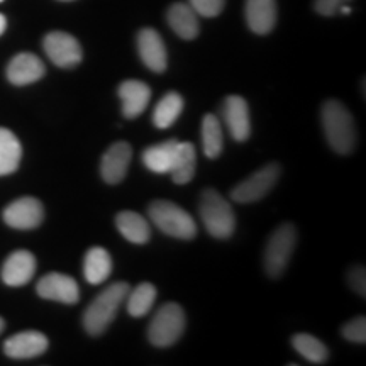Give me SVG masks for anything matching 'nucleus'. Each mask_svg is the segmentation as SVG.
Here are the masks:
<instances>
[{
	"label": "nucleus",
	"instance_id": "39448f33",
	"mask_svg": "<svg viewBox=\"0 0 366 366\" xmlns=\"http://www.w3.org/2000/svg\"><path fill=\"white\" fill-rule=\"evenodd\" d=\"M297 244V229L294 224L285 222L282 226H278L273 231V234L269 236L267 242V248H264V269L272 278L282 277V273L285 272L288 263H290L292 254H294Z\"/></svg>",
	"mask_w": 366,
	"mask_h": 366
},
{
	"label": "nucleus",
	"instance_id": "f03ea898",
	"mask_svg": "<svg viewBox=\"0 0 366 366\" xmlns=\"http://www.w3.org/2000/svg\"><path fill=\"white\" fill-rule=\"evenodd\" d=\"M129 294V285L124 282H116L109 285L105 290L92 300V304L85 309L84 327L92 336H100L105 329L111 326L116 319V314L122 302Z\"/></svg>",
	"mask_w": 366,
	"mask_h": 366
},
{
	"label": "nucleus",
	"instance_id": "a211bd4d",
	"mask_svg": "<svg viewBox=\"0 0 366 366\" xmlns=\"http://www.w3.org/2000/svg\"><path fill=\"white\" fill-rule=\"evenodd\" d=\"M119 97L122 102V114L127 119L141 116L151 100V89L144 81L126 80L119 85Z\"/></svg>",
	"mask_w": 366,
	"mask_h": 366
},
{
	"label": "nucleus",
	"instance_id": "423d86ee",
	"mask_svg": "<svg viewBox=\"0 0 366 366\" xmlns=\"http://www.w3.org/2000/svg\"><path fill=\"white\" fill-rule=\"evenodd\" d=\"M183 331H185V312L175 302H168L151 319L148 337L153 346L168 347L180 340Z\"/></svg>",
	"mask_w": 366,
	"mask_h": 366
},
{
	"label": "nucleus",
	"instance_id": "9d476101",
	"mask_svg": "<svg viewBox=\"0 0 366 366\" xmlns=\"http://www.w3.org/2000/svg\"><path fill=\"white\" fill-rule=\"evenodd\" d=\"M38 295L41 299L61 302V304H76L80 300V288L75 278L63 273H48L38 282Z\"/></svg>",
	"mask_w": 366,
	"mask_h": 366
},
{
	"label": "nucleus",
	"instance_id": "aec40b11",
	"mask_svg": "<svg viewBox=\"0 0 366 366\" xmlns=\"http://www.w3.org/2000/svg\"><path fill=\"white\" fill-rule=\"evenodd\" d=\"M111 272L112 258L107 249L95 246V248L86 251L84 259V274L86 282L92 283V285H100V283L107 280Z\"/></svg>",
	"mask_w": 366,
	"mask_h": 366
},
{
	"label": "nucleus",
	"instance_id": "f3484780",
	"mask_svg": "<svg viewBox=\"0 0 366 366\" xmlns=\"http://www.w3.org/2000/svg\"><path fill=\"white\" fill-rule=\"evenodd\" d=\"M246 24L254 34L264 36L272 33L277 24V0H246Z\"/></svg>",
	"mask_w": 366,
	"mask_h": 366
},
{
	"label": "nucleus",
	"instance_id": "c756f323",
	"mask_svg": "<svg viewBox=\"0 0 366 366\" xmlns=\"http://www.w3.org/2000/svg\"><path fill=\"white\" fill-rule=\"evenodd\" d=\"M190 7L202 17H217L224 11L226 0H189Z\"/></svg>",
	"mask_w": 366,
	"mask_h": 366
},
{
	"label": "nucleus",
	"instance_id": "b1692460",
	"mask_svg": "<svg viewBox=\"0 0 366 366\" xmlns=\"http://www.w3.org/2000/svg\"><path fill=\"white\" fill-rule=\"evenodd\" d=\"M197 167V153L194 144L189 141H178V148L175 154V162L172 167V178L178 185H185L189 183L195 175Z\"/></svg>",
	"mask_w": 366,
	"mask_h": 366
},
{
	"label": "nucleus",
	"instance_id": "f704fd0d",
	"mask_svg": "<svg viewBox=\"0 0 366 366\" xmlns=\"http://www.w3.org/2000/svg\"><path fill=\"white\" fill-rule=\"evenodd\" d=\"M63 2H70V0H63Z\"/></svg>",
	"mask_w": 366,
	"mask_h": 366
},
{
	"label": "nucleus",
	"instance_id": "f257e3e1",
	"mask_svg": "<svg viewBox=\"0 0 366 366\" xmlns=\"http://www.w3.org/2000/svg\"><path fill=\"white\" fill-rule=\"evenodd\" d=\"M327 143L340 154H350L356 144V126L351 112L340 100H326L320 111Z\"/></svg>",
	"mask_w": 366,
	"mask_h": 366
},
{
	"label": "nucleus",
	"instance_id": "6ab92c4d",
	"mask_svg": "<svg viewBox=\"0 0 366 366\" xmlns=\"http://www.w3.org/2000/svg\"><path fill=\"white\" fill-rule=\"evenodd\" d=\"M168 26L172 27L173 33L180 36L182 39H195L200 33V24L197 12L190 7V4L175 2L170 6L167 12Z\"/></svg>",
	"mask_w": 366,
	"mask_h": 366
},
{
	"label": "nucleus",
	"instance_id": "dca6fc26",
	"mask_svg": "<svg viewBox=\"0 0 366 366\" xmlns=\"http://www.w3.org/2000/svg\"><path fill=\"white\" fill-rule=\"evenodd\" d=\"M36 273V258L26 249H17L4 262L2 280L9 287H22Z\"/></svg>",
	"mask_w": 366,
	"mask_h": 366
},
{
	"label": "nucleus",
	"instance_id": "393cba45",
	"mask_svg": "<svg viewBox=\"0 0 366 366\" xmlns=\"http://www.w3.org/2000/svg\"><path fill=\"white\" fill-rule=\"evenodd\" d=\"M183 111V99L177 92H170L159 100L154 107L153 122L158 129H168V127L175 124V121L180 117Z\"/></svg>",
	"mask_w": 366,
	"mask_h": 366
},
{
	"label": "nucleus",
	"instance_id": "6e6552de",
	"mask_svg": "<svg viewBox=\"0 0 366 366\" xmlns=\"http://www.w3.org/2000/svg\"><path fill=\"white\" fill-rule=\"evenodd\" d=\"M44 53L59 68H73L81 61V46L79 39L63 31H53L46 34L43 41Z\"/></svg>",
	"mask_w": 366,
	"mask_h": 366
},
{
	"label": "nucleus",
	"instance_id": "7c9ffc66",
	"mask_svg": "<svg viewBox=\"0 0 366 366\" xmlns=\"http://www.w3.org/2000/svg\"><path fill=\"white\" fill-rule=\"evenodd\" d=\"M350 2L351 0H314V9L320 16L331 17L340 11L341 6H346Z\"/></svg>",
	"mask_w": 366,
	"mask_h": 366
},
{
	"label": "nucleus",
	"instance_id": "7ed1b4c3",
	"mask_svg": "<svg viewBox=\"0 0 366 366\" xmlns=\"http://www.w3.org/2000/svg\"><path fill=\"white\" fill-rule=\"evenodd\" d=\"M199 212L210 236L217 239H227L232 236L236 227L234 210L219 192L212 189L202 192Z\"/></svg>",
	"mask_w": 366,
	"mask_h": 366
},
{
	"label": "nucleus",
	"instance_id": "473e14b6",
	"mask_svg": "<svg viewBox=\"0 0 366 366\" xmlns=\"http://www.w3.org/2000/svg\"><path fill=\"white\" fill-rule=\"evenodd\" d=\"M7 29V19H6V16H2V14H0V36L4 34V31Z\"/></svg>",
	"mask_w": 366,
	"mask_h": 366
},
{
	"label": "nucleus",
	"instance_id": "c9c22d12",
	"mask_svg": "<svg viewBox=\"0 0 366 366\" xmlns=\"http://www.w3.org/2000/svg\"><path fill=\"white\" fill-rule=\"evenodd\" d=\"M0 2H2V0H0Z\"/></svg>",
	"mask_w": 366,
	"mask_h": 366
},
{
	"label": "nucleus",
	"instance_id": "bb28decb",
	"mask_svg": "<svg viewBox=\"0 0 366 366\" xmlns=\"http://www.w3.org/2000/svg\"><path fill=\"white\" fill-rule=\"evenodd\" d=\"M222 126L212 114H205L202 121V148L205 157L214 159L222 153Z\"/></svg>",
	"mask_w": 366,
	"mask_h": 366
},
{
	"label": "nucleus",
	"instance_id": "4468645a",
	"mask_svg": "<svg viewBox=\"0 0 366 366\" xmlns=\"http://www.w3.org/2000/svg\"><path fill=\"white\" fill-rule=\"evenodd\" d=\"M222 114L232 139L239 143L248 139L251 134L248 102L239 95H229L222 104Z\"/></svg>",
	"mask_w": 366,
	"mask_h": 366
},
{
	"label": "nucleus",
	"instance_id": "20e7f679",
	"mask_svg": "<svg viewBox=\"0 0 366 366\" xmlns=\"http://www.w3.org/2000/svg\"><path fill=\"white\" fill-rule=\"evenodd\" d=\"M149 219L164 234L178 239H192L197 234L194 217L185 209L168 200H154L148 209Z\"/></svg>",
	"mask_w": 366,
	"mask_h": 366
},
{
	"label": "nucleus",
	"instance_id": "9b49d317",
	"mask_svg": "<svg viewBox=\"0 0 366 366\" xmlns=\"http://www.w3.org/2000/svg\"><path fill=\"white\" fill-rule=\"evenodd\" d=\"M137 53L143 63L154 73H163L168 65V54L164 43L157 31L144 27L137 33Z\"/></svg>",
	"mask_w": 366,
	"mask_h": 366
},
{
	"label": "nucleus",
	"instance_id": "1a4fd4ad",
	"mask_svg": "<svg viewBox=\"0 0 366 366\" xmlns=\"http://www.w3.org/2000/svg\"><path fill=\"white\" fill-rule=\"evenodd\" d=\"M44 219V207L34 197H21L4 209V221L14 229L38 227Z\"/></svg>",
	"mask_w": 366,
	"mask_h": 366
},
{
	"label": "nucleus",
	"instance_id": "f8f14e48",
	"mask_svg": "<svg viewBox=\"0 0 366 366\" xmlns=\"http://www.w3.org/2000/svg\"><path fill=\"white\" fill-rule=\"evenodd\" d=\"M132 158V148L126 141L114 143L111 148L104 153L100 162V175L109 185H117L124 180L127 168H129Z\"/></svg>",
	"mask_w": 366,
	"mask_h": 366
},
{
	"label": "nucleus",
	"instance_id": "ddd939ff",
	"mask_svg": "<svg viewBox=\"0 0 366 366\" xmlns=\"http://www.w3.org/2000/svg\"><path fill=\"white\" fill-rule=\"evenodd\" d=\"M48 350V337L39 331H22L4 342V353L12 360H29Z\"/></svg>",
	"mask_w": 366,
	"mask_h": 366
},
{
	"label": "nucleus",
	"instance_id": "2f4dec72",
	"mask_svg": "<svg viewBox=\"0 0 366 366\" xmlns=\"http://www.w3.org/2000/svg\"><path fill=\"white\" fill-rule=\"evenodd\" d=\"M350 283L361 297H366V274L363 267H355L350 272Z\"/></svg>",
	"mask_w": 366,
	"mask_h": 366
},
{
	"label": "nucleus",
	"instance_id": "5701e85b",
	"mask_svg": "<svg viewBox=\"0 0 366 366\" xmlns=\"http://www.w3.org/2000/svg\"><path fill=\"white\" fill-rule=\"evenodd\" d=\"M22 146L16 134L6 127H0V177L11 175L19 168Z\"/></svg>",
	"mask_w": 366,
	"mask_h": 366
},
{
	"label": "nucleus",
	"instance_id": "412c9836",
	"mask_svg": "<svg viewBox=\"0 0 366 366\" xmlns=\"http://www.w3.org/2000/svg\"><path fill=\"white\" fill-rule=\"evenodd\" d=\"M116 226L122 236L134 244H144L149 241L151 229L148 221L143 216L132 210H122L117 214Z\"/></svg>",
	"mask_w": 366,
	"mask_h": 366
},
{
	"label": "nucleus",
	"instance_id": "cd10ccee",
	"mask_svg": "<svg viewBox=\"0 0 366 366\" xmlns=\"http://www.w3.org/2000/svg\"><path fill=\"white\" fill-rule=\"evenodd\" d=\"M127 295H129V300H127V312H129L132 317H143V315L148 314L151 307L154 305V300H157V288H154V285H151V283L144 282L139 283V285Z\"/></svg>",
	"mask_w": 366,
	"mask_h": 366
},
{
	"label": "nucleus",
	"instance_id": "2eb2a0df",
	"mask_svg": "<svg viewBox=\"0 0 366 366\" xmlns=\"http://www.w3.org/2000/svg\"><path fill=\"white\" fill-rule=\"evenodd\" d=\"M44 73V63L33 53L16 54L7 66V79L12 85L17 86L34 84V81L43 79Z\"/></svg>",
	"mask_w": 366,
	"mask_h": 366
},
{
	"label": "nucleus",
	"instance_id": "a878e982",
	"mask_svg": "<svg viewBox=\"0 0 366 366\" xmlns=\"http://www.w3.org/2000/svg\"><path fill=\"white\" fill-rule=\"evenodd\" d=\"M292 346L295 347V351L302 356V358L310 361V363L322 365L326 363L329 358V351L326 345L307 332L295 334V336L292 337Z\"/></svg>",
	"mask_w": 366,
	"mask_h": 366
},
{
	"label": "nucleus",
	"instance_id": "c85d7f7f",
	"mask_svg": "<svg viewBox=\"0 0 366 366\" xmlns=\"http://www.w3.org/2000/svg\"><path fill=\"white\" fill-rule=\"evenodd\" d=\"M341 332L347 341L363 345L366 341V320L363 315H360V317H355L351 319L350 322H346L345 326H342Z\"/></svg>",
	"mask_w": 366,
	"mask_h": 366
},
{
	"label": "nucleus",
	"instance_id": "0eeeda50",
	"mask_svg": "<svg viewBox=\"0 0 366 366\" xmlns=\"http://www.w3.org/2000/svg\"><path fill=\"white\" fill-rule=\"evenodd\" d=\"M280 173V164H264L263 168H259L258 172H254L253 175L246 178V180L237 183L231 192L232 200H236V202L239 204H251L256 202V200H262L263 197L273 189L274 183L278 182Z\"/></svg>",
	"mask_w": 366,
	"mask_h": 366
},
{
	"label": "nucleus",
	"instance_id": "4be33fe9",
	"mask_svg": "<svg viewBox=\"0 0 366 366\" xmlns=\"http://www.w3.org/2000/svg\"><path fill=\"white\" fill-rule=\"evenodd\" d=\"M178 148V141L170 139L164 143L149 146L143 153V163L146 168L154 173H170L175 154Z\"/></svg>",
	"mask_w": 366,
	"mask_h": 366
},
{
	"label": "nucleus",
	"instance_id": "72a5a7b5",
	"mask_svg": "<svg viewBox=\"0 0 366 366\" xmlns=\"http://www.w3.org/2000/svg\"><path fill=\"white\" fill-rule=\"evenodd\" d=\"M4 327H6V322H4V319L0 317V332L4 331Z\"/></svg>",
	"mask_w": 366,
	"mask_h": 366
}]
</instances>
